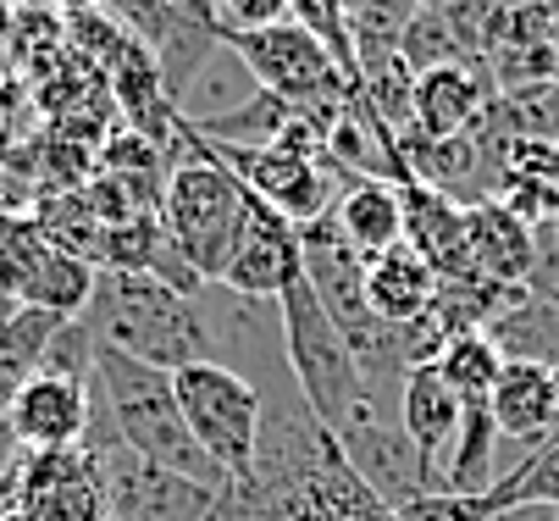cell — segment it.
I'll return each instance as SVG.
<instances>
[{"label":"cell","instance_id":"obj_1","mask_svg":"<svg viewBox=\"0 0 559 521\" xmlns=\"http://www.w3.org/2000/svg\"><path fill=\"white\" fill-rule=\"evenodd\" d=\"M84 328L95 333L100 350L133 355L144 366H162V371H183L211 355V322L200 317V306L189 294L167 288L162 277H144V272H100L95 294H90V311Z\"/></svg>","mask_w":559,"mask_h":521},{"label":"cell","instance_id":"obj_2","mask_svg":"<svg viewBox=\"0 0 559 521\" xmlns=\"http://www.w3.org/2000/svg\"><path fill=\"white\" fill-rule=\"evenodd\" d=\"M90 394L106 411V422L117 427V438L144 461V466H162L178 477H194L205 488H227V477L205 461V450L194 443L178 389H173V371L162 366H144L133 355L100 350L95 371H90Z\"/></svg>","mask_w":559,"mask_h":521},{"label":"cell","instance_id":"obj_3","mask_svg":"<svg viewBox=\"0 0 559 521\" xmlns=\"http://www.w3.org/2000/svg\"><path fill=\"white\" fill-rule=\"evenodd\" d=\"M245 216H250V189L238 183L194 139V128L178 117L173 173H167V189H162V222H167V239L178 245V256L205 283H222V272L238 250V234H245Z\"/></svg>","mask_w":559,"mask_h":521},{"label":"cell","instance_id":"obj_4","mask_svg":"<svg viewBox=\"0 0 559 521\" xmlns=\"http://www.w3.org/2000/svg\"><path fill=\"white\" fill-rule=\"evenodd\" d=\"M277 317H283V350H288V371L299 383V405L310 411L316 427L338 433L371 400V389L360 378L349 344L338 339L333 317L316 300V288L305 283V272L277 294Z\"/></svg>","mask_w":559,"mask_h":521},{"label":"cell","instance_id":"obj_5","mask_svg":"<svg viewBox=\"0 0 559 521\" xmlns=\"http://www.w3.org/2000/svg\"><path fill=\"white\" fill-rule=\"evenodd\" d=\"M216 39L250 67V79L266 95H277L294 117L316 122L322 133H333V122L355 100L338 61L322 50V39H310L299 23H277V28H255V34H216Z\"/></svg>","mask_w":559,"mask_h":521},{"label":"cell","instance_id":"obj_6","mask_svg":"<svg viewBox=\"0 0 559 521\" xmlns=\"http://www.w3.org/2000/svg\"><path fill=\"white\" fill-rule=\"evenodd\" d=\"M100 483H106V521H216L222 516V494L233 488H205L194 477L162 472V466H144L128 443L117 438V427L106 422V411H90V433L78 443Z\"/></svg>","mask_w":559,"mask_h":521},{"label":"cell","instance_id":"obj_7","mask_svg":"<svg viewBox=\"0 0 559 521\" xmlns=\"http://www.w3.org/2000/svg\"><path fill=\"white\" fill-rule=\"evenodd\" d=\"M173 389H178L183 422L205 450V461L227 483H250V472L261 461V389L222 360L173 371Z\"/></svg>","mask_w":559,"mask_h":521},{"label":"cell","instance_id":"obj_8","mask_svg":"<svg viewBox=\"0 0 559 521\" xmlns=\"http://www.w3.org/2000/svg\"><path fill=\"white\" fill-rule=\"evenodd\" d=\"M23 521H106V483L84 450L17 455Z\"/></svg>","mask_w":559,"mask_h":521},{"label":"cell","instance_id":"obj_9","mask_svg":"<svg viewBox=\"0 0 559 521\" xmlns=\"http://www.w3.org/2000/svg\"><path fill=\"white\" fill-rule=\"evenodd\" d=\"M95 394L84 378H61V371H39V378L17 394L7 433L23 455H50V450H78L90 433Z\"/></svg>","mask_w":559,"mask_h":521},{"label":"cell","instance_id":"obj_10","mask_svg":"<svg viewBox=\"0 0 559 521\" xmlns=\"http://www.w3.org/2000/svg\"><path fill=\"white\" fill-rule=\"evenodd\" d=\"M305 272V245L299 228L283 222L272 205H261L250 194V216H245V234H238V250L222 272V283L245 300H277V294Z\"/></svg>","mask_w":559,"mask_h":521},{"label":"cell","instance_id":"obj_11","mask_svg":"<svg viewBox=\"0 0 559 521\" xmlns=\"http://www.w3.org/2000/svg\"><path fill=\"white\" fill-rule=\"evenodd\" d=\"M499 438H515L521 455L559 438V366L543 360H504L499 383L488 394Z\"/></svg>","mask_w":559,"mask_h":521},{"label":"cell","instance_id":"obj_12","mask_svg":"<svg viewBox=\"0 0 559 521\" xmlns=\"http://www.w3.org/2000/svg\"><path fill=\"white\" fill-rule=\"evenodd\" d=\"M460 422H465V400L443 383V371L432 360L416 366L405 378V389H399V427H405V438L416 443V455L427 461V472L438 477V488H443V466L454 455Z\"/></svg>","mask_w":559,"mask_h":521},{"label":"cell","instance_id":"obj_13","mask_svg":"<svg viewBox=\"0 0 559 521\" xmlns=\"http://www.w3.org/2000/svg\"><path fill=\"white\" fill-rule=\"evenodd\" d=\"M465 250L476 272L510 288H526L537 272V228H526L504 200L465 205Z\"/></svg>","mask_w":559,"mask_h":521},{"label":"cell","instance_id":"obj_14","mask_svg":"<svg viewBox=\"0 0 559 521\" xmlns=\"http://www.w3.org/2000/svg\"><path fill=\"white\" fill-rule=\"evenodd\" d=\"M493 72L488 67H432L416 79V139L427 144H443V139H460L476 117L488 111L493 100Z\"/></svg>","mask_w":559,"mask_h":521},{"label":"cell","instance_id":"obj_15","mask_svg":"<svg viewBox=\"0 0 559 521\" xmlns=\"http://www.w3.org/2000/svg\"><path fill=\"white\" fill-rule=\"evenodd\" d=\"M438 288H443V277L432 272V261L421 250H411L405 239L366 261V300L388 328L427 322L432 306H438Z\"/></svg>","mask_w":559,"mask_h":521},{"label":"cell","instance_id":"obj_16","mask_svg":"<svg viewBox=\"0 0 559 521\" xmlns=\"http://www.w3.org/2000/svg\"><path fill=\"white\" fill-rule=\"evenodd\" d=\"M333 216H338L344 245L360 261H371L405 239V205H399V183H388V178H349Z\"/></svg>","mask_w":559,"mask_h":521},{"label":"cell","instance_id":"obj_17","mask_svg":"<svg viewBox=\"0 0 559 521\" xmlns=\"http://www.w3.org/2000/svg\"><path fill=\"white\" fill-rule=\"evenodd\" d=\"M483 128L499 139H543L559 144V84H521V90H499L483 111Z\"/></svg>","mask_w":559,"mask_h":521},{"label":"cell","instance_id":"obj_18","mask_svg":"<svg viewBox=\"0 0 559 521\" xmlns=\"http://www.w3.org/2000/svg\"><path fill=\"white\" fill-rule=\"evenodd\" d=\"M432 366L443 371V383H449L465 405H476V400L493 394L499 371H504V355H499V344H493L488 333H454V339L438 350Z\"/></svg>","mask_w":559,"mask_h":521},{"label":"cell","instance_id":"obj_19","mask_svg":"<svg viewBox=\"0 0 559 521\" xmlns=\"http://www.w3.org/2000/svg\"><path fill=\"white\" fill-rule=\"evenodd\" d=\"M399 56L411 61L416 79H421V72H432V67H476V61L465 56L454 23H449L443 0H427V7L405 23V34H399Z\"/></svg>","mask_w":559,"mask_h":521},{"label":"cell","instance_id":"obj_20","mask_svg":"<svg viewBox=\"0 0 559 521\" xmlns=\"http://www.w3.org/2000/svg\"><path fill=\"white\" fill-rule=\"evenodd\" d=\"M50 250H56V245L45 239V228L34 222V211H7V216H0V288H7L17 306H23V294H28V283L39 277V267H45Z\"/></svg>","mask_w":559,"mask_h":521},{"label":"cell","instance_id":"obj_21","mask_svg":"<svg viewBox=\"0 0 559 521\" xmlns=\"http://www.w3.org/2000/svg\"><path fill=\"white\" fill-rule=\"evenodd\" d=\"M493 488L510 505H559V438H548V443H537V450L515 455V466L499 472Z\"/></svg>","mask_w":559,"mask_h":521},{"label":"cell","instance_id":"obj_22","mask_svg":"<svg viewBox=\"0 0 559 521\" xmlns=\"http://www.w3.org/2000/svg\"><path fill=\"white\" fill-rule=\"evenodd\" d=\"M499 510H510V499H504L499 488H488V494H449V488H432V494L405 499L393 516H399V521H493Z\"/></svg>","mask_w":559,"mask_h":521},{"label":"cell","instance_id":"obj_23","mask_svg":"<svg viewBox=\"0 0 559 521\" xmlns=\"http://www.w3.org/2000/svg\"><path fill=\"white\" fill-rule=\"evenodd\" d=\"M504 183H526V189H548L559 194V144L543 139H504Z\"/></svg>","mask_w":559,"mask_h":521},{"label":"cell","instance_id":"obj_24","mask_svg":"<svg viewBox=\"0 0 559 521\" xmlns=\"http://www.w3.org/2000/svg\"><path fill=\"white\" fill-rule=\"evenodd\" d=\"M294 0H211V28L216 34H255L288 23Z\"/></svg>","mask_w":559,"mask_h":521},{"label":"cell","instance_id":"obj_25","mask_svg":"<svg viewBox=\"0 0 559 521\" xmlns=\"http://www.w3.org/2000/svg\"><path fill=\"white\" fill-rule=\"evenodd\" d=\"M493 521H559V505H510Z\"/></svg>","mask_w":559,"mask_h":521},{"label":"cell","instance_id":"obj_26","mask_svg":"<svg viewBox=\"0 0 559 521\" xmlns=\"http://www.w3.org/2000/svg\"><path fill=\"white\" fill-rule=\"evenodd\" d=\"M12 95H17V90L0 79V144H12Z\"/></svg>","mask_w":559,"mask_h":521},{"label":"cell","instance_id":"obj_27","mask_svg":"<svg viewBox=\"0 0 559 521\" xmlns=\"http://www.w3.org/2000/svg\"><path fill=\"white\" fill-rule=\"evenodd\" d=\"M178 12H189V17H200V23H211V0H173Z\"/></svg>","mask_w":559,"mask_h":521},{"label":"cell","instance_id":"obj_28","mask_svg":"<svg viewBox=\"0 0 559 521\" xmlns=\"http://www.w3.org/2000/svg\"><path fill=\"white\" fill-rule=\"evenodd\" d=\"M12 23H17V7H12V0H0V45L12 39Z\"/></svg>","mask_w":559,"mask_h":521},{"label":"cell","instance_id":"obj_29","mask_svg":"<svg viewBox=\"0 0 559 521\" xmlns=\"http://www.w3.org/2000/svg\"><path fill=\"white\" fill-rule=\"evenodd\" d=\"M17 311H23V306L12 300V294H7V288H0V333H7V328H12V317H17Z\"/></svg>","mask_w":559,"mask_h":521},{"label":"cell","instance_id":"obj_30","mask_svg":"<svg viewBox=\"0 0 559 521\" xmlns=\"http://www.w3.org/2000/svg\"><path fill=\"white\" fill-rule=\"evenodd\" d=\"M328 7H333L338 17H349V23H355V17H360V7H366V0H328Z\"/></svg>","mask_w":559,"mask_h":521}]
</instances>
